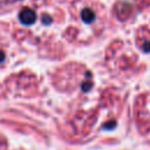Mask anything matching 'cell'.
Here are the masks:
<instances>
[{
	"label": "cell",
	"mask_w": 150,
	"mask_h": 150,
	"mask_svg": "<svg viewBox=\"0 0 150 150\" xmlns=\"http://www.w3.org/2000/svg\"><path fill=\"white\" fill-rule=\"evenodd\" d=\"M4 59H5V54H4L2 52H0V62H2Z\"/></svg>",
	"instance_id": "obj_3"
},
{
	"label": "cell",
	"mask_w": 150,
	"mask_h": 150,
	"mask_svg": "<svg viewBox=\"0 0 150 150\" xmlns=\"http://www.w3.org/2000/svg\"><path fill=\"white\" fill-rule=\"evenodd\" d=\"M19 19H20V21H21L22 23H25V25H32V23L35 22L36 15H35V13H34L30 8L23 7V8L20 11Z\"/></svg>",
	"instance_id": "obj_1"
},
{
	"label": "cell",
	"mask_w": 150,
	"mask_h": 150,
	"mask_svg": "<svg viewBox=\"0 0 150 150\" xmlns=\"http://www.w3.org/2000/svg\"><path fill=\"white\" fill-rule=\"evenodd\" d=\"M82 19L86 22H91V21H94L95 15L90 9H83L82 11Z\"/></svg>",
	"instance_id": "obj_2"
}]
</instances>
